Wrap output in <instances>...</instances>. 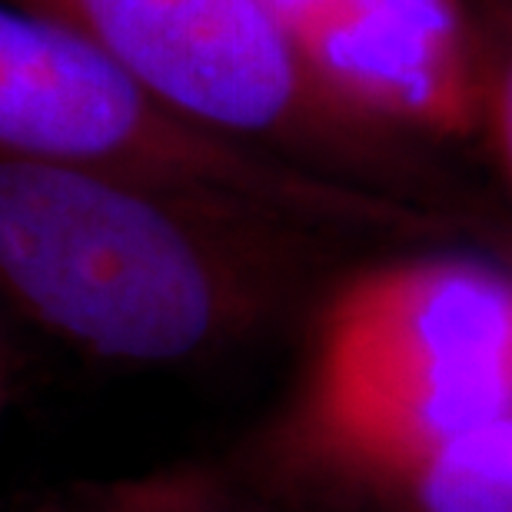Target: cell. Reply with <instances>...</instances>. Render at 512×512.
<instances>
[{
  "label": "cell",
  "mask_w": 512,
  "mask_h": 512,
  "mask_svg": "<svg viewBox=\"0 0 512 512\" xmlns=\"http://www.w3.org/2000/svg\"><path fill=\"white\" fill-rule=\"evenodd\" d=\"M360 247L263 203L0 153V286L100 360L170 366L237 350L323 293Z\"/></svg>",
  "instance_id": "obj_1"
},
{
  "label": "cell",
  "mask_w": 512,
  "mask_h": 512,
  "mask_svg": "<svg viewBox=\"0 0 512 512\" xmlns=\"http://www.w3.org/2000/svg\"><path fill=\"white\" fill-rule=\"evenodd\" d=\"M506 409L512 253L409 243L343 266L316 296L276 439L286 469L370 499Z\"/></svg>",
  "instance_id": "obj_2"
},
{
  "label": "cell",
  "mask_w": 512,
  "mask_h": 512,
  "mask_svg": "<svg viewBox=\"0 0 512 512\" xmlns=\"http://www.w3.org/2000/svg\"><path fill=\"white\" fill-rule=\"evenodd\" d=\"M87 40L140 94L183 124L383 197L479 237L453 163L419 153L343 110L296 54L263 0H10Z\"/></svg>",
  "instance_id": "obj_3"
},
{
  "label": "cell",
  "mask_w": 512,
  "mask_h": 512,
  "mask_svg": "<svg viewBox=\"0 0 512 512\" xmlns=\"http://www.w3.org/2000/svg\"><path fill=\"white\" fill-rule=\"evenodd\" d=\"M0 153L263 203L370 247L459 237L439 213L183 124L87 40L10 0H0Z\"/></svg>",
  "instance_id": "obj_4"
},
{
  "label": "cell",
  "mask_w": 512,
  "mask_h": 512,
  "mask_svg": "<svg viewBox=\"0 0 512 512\" xmlns=\"http://www.w3.org/2000/svg\"><path fill=\"white\" fill-rule=\"evenodd\" d=\"M293 47L316 84L383 137L449 163L476 153L483 34L473 0H330Z\"/></svg>",
  "instance_id": "obj_5"
},
{
  "label": "cell",
  "mask_w": 512,
  "mask_h": 512,
  "mask_svg": "<svg viewBox=\"0 0 512 512\" xmlns=\"http://www.w3.org/2000/svg\"><path fill=\"white\" fill-rule=\"evenodd\" d=\"M366 503L380 512H512V409L399 469Z\"/></svg>",
  "instance_id": "obj_6"
},
{
  "label": "cell",
  "mask_w": 512,
  "mask_h": 512,
  "mask_svg": "<svg viewBox=\"0 0 512 512\" xmlns=\"http://www.w3.org/2000/svg\"><path fill=\"white\" fill-rule=\"evenodd\" d=\"M40 512H270L210 466H163L74 486Z\"/></svg>",
  "instance_id": "obj_7"
},
{
  "label": "cell",
  "mask_w": 512,
  "mask_h": 512,
  "mask_svg": "<svg viewBox=\"0 0 512 512\" xmlns=\"http://www.w3.org/2000/svg\"><path fill=\"white\" fill-rule=\"evenodd\" d=\"M483 34V104L476 153L512 217V0H473Z\"/></svg>",
  "instance_id": "obj_8"
},
{
  "label": "cell",
  "mask_w": 512,
  "mask_h": 512,
  "mask_svg": "<svg viewBox=\"0 0 512 512\" xmlns=\"http://www.w3.org/2000/svg\"><path fill=\"white\" fill-rule=\"evenodd\" d=\"M326 4H330V0H263V7L276 17V24L286 30L290 44L306 24H313V20L323 14Z\"/></svg>",
  "instance_id": "obj_9"
}]
</instances>
